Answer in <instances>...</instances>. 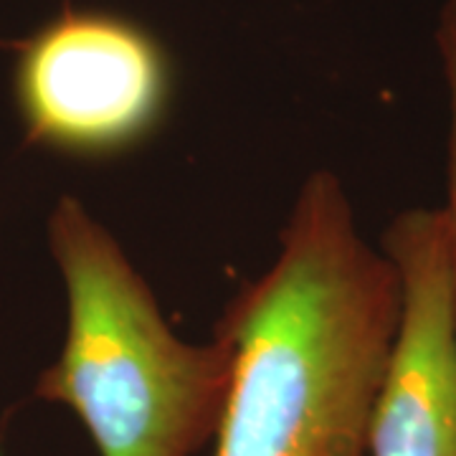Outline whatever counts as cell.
Wrapping results in <instances>:
<instances>
[{"instance_id":"6da1fadb","label":"cell","mask_w":456,"mask_h":456,"mask_svg":"<svg viewBox=\"0 0 456 456\" xmlns=\"http://www.w3.org/2000/svg\"><path fill=\"white\" fill-rule=\"evenodd\" d=\"M279 241L216 325L233 347L216 456H368L401 317L395 266L330 170L302 183Z\"/></svg>"},{"instance_id":"7a4b0ae2","label":"cell","mask_w":456,"mask_h":456,"mask_svg":"<svg viewBox=\"0 0 456 456\" xmlns=\"http://www.w3.org/2000/svg\"><path fill=\"white\" fill-rule=\"evenodd\" d=\"M49 248L66 289V338L36 380V398L71 408L102 456H193L218 434L233 383V347L180 340L125 248L64 196Z\"/></svg>"},{"instance_id":"3957f363","label":"cell","mask_w":456,"mask_h":456,"mask_svg":"<svg viewBox=\"0 0 456 456\" xmlns=\"http://www.w3.org/2000/svg\"><path fill=\"white\" fill-rule=\"evenodd\" d=\"M13 51L11 89L26 145L110 158L145 142L165 119L170 59L132 18L64 3Z\"/></svg>"},{"instance_id":"277c9868","label":"cell","mask_w":456,"mask_h":456,"mask_svg":"<svg viewBox=\"0 0 456 456\" xmlns=\"http://www.w3.org/2000/svg\"><path fill=\"white\" fill-rule=\"evenodd\" d=\"M401 317L375 398L368 456H456V292L446 208H408L383 241Z\"/></svg>"},{"instance_id":"5b68a950","label":"cell","mask_w":456,"mask_h":456,"mask_svg":"<svg viewBox=\"0 0 456 456\" xmlns=\"http://www.w3.org/2000/svg\"><path fill=\"white\" fill-rule=\"evenodd\" d=\"M436 51L449 94V203L444 206L452 228V264L456 292V0L441 5L436 20Z\"/></svg>"},{"instance_id":"8992f818","label":"cell","mask_w":456,"mask_h":456,"mask_svg":"<svg viewBox=\"0 0 456 456\" xmlns=\"http://www.w3.org/2000/svg\"><path fill=\"white\" fill-rule=\"evenodd\" d=\"M0 49H13V41H5V38H0Z\"/></svg>"}]
</instances>
